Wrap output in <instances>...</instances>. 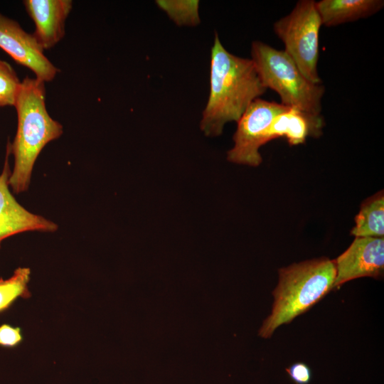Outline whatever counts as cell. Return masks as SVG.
Segmentation results:
<instances>
[{"label": "cell", "instance_id": "obj_1", "mask_svg": "<svg viewBox=\"0 0 384 384\" xmlns=\"http://www.w3.org/2000/svg\"><path fill=\"white\" fill-rule=\"evenodd\" d=\"M266 90L252 60L227 50L215 33L210 53V93L201 121L203 133L210 137L221 134L227 122H238L250 104Z\"/></svg>", "mask_w": 384, "mask_h": 384}, {"label": "cell", "instance_id": "obj_2", "mask_svg": "<svg viewBox=\"0 0 384 384\" xmlns=\"http://www.w3.org/2000/svg\"><path fill=\"white\" fill-rule=\"evenodd\" d=\"M17 112V131L11 143L14 165L9 186L18 194L28 190L35 162L45 146L59 138L62 124L53 119L46 106L45 82L26 76L21 84L14 105Z\"/></svg>", "mask_w": 384, "mask_h": 384}, {"label": "cell", "instance_id": "obj_3", "mask_svg": "<svg viewBox=\"0 0 384 384\" xmlns=\"http://www.w3.org/2000/svg\"><path fill=\"white\" fill-rule=\"evenodd\" d=\"M335 278L334 262L326 257L281 268L278 284L272 292V312L259 335L270 338L278 327L309 310L333 289Z\"/></svg>", "mask_w": 384, "mask_h": 384}, {"label": "cell", "instance_id": "obj_4", "mask_svg": "<svg viewBox=\"0 0 384 384\" xmlns=\"http://www.w3.org/2000/svg\"><path fill=\"white\" fill-rule=\"evenodd\" d=\"M263 86L275 91L281 104L319 114L325 87L309 81L284 50L259 41L251 45V58Z\"/></svg>", "mask_w": 384, "mask_h": 384}, {"label": "cell", "instance_id": "obj_5", "mask_svg": "<svg viewBox=\"0 0 384 384\" xmlns=\"http://www.w3.org/2000/svg\"><path fill=\"white\" fill-rule=\"evenodd\" d=\"M321 21L313 0L299 1L292 11L273 24L284 52L311 82L321 84L318 73Z\"/></svg>", "mask_w": 384, "mask_h": 384}, {"label": "cell", "instance_id": "obj_6", "mask_svg": "<svg viewBox=\"0 0 384 384\" xmlns=\"http://www.w3.org/2000/svg\"><path fill=\"white\" fill-rule=\"evenodd\" d=\"M287 108L281 103L260 97L253 100L237 122L234 146L227 153L228 160L238 164L259 166L262 161L259 149L265 144V132L274 117Z\"/></svg>", "mask_w": 384, "mask_h": 384}, {"label": "cell", "instance_id": "obj_7", "mask_svg": "<svg viewBox=\"0 0 384 384\" xmlns=\"http://www.w3.org/2000/svg\"><path fill=\"white\" fill-rule=\"evenodd\" d=\"M0 48L16 62L31 70L36 78L52 81L58 69L45 55L32 33L25 31L16 21L0 14Z\"/></svg>", "mask_w": 384, "mask_h": 384}, {"label": "cell", "instance_id": "obj_8", "mask_svg": "<svg viewBox=\"0 0 384 384\" xmlns=\"http://www.w3.org/2000/svg\"><path fill=\"white\" fill-rule=\"evenodd\" d=\"M11 142L8 141L3 170L0 174V249L4 240L28 231L55 232L58 225L23 207L9 190Z\"/></svg>", "mask_w": 384, "mask_h": 384}, {"label": "cell", "instance_id": "obj_9", "mask_svg": "<svg viewBox=\"0 0 384 384\" xmlns=\"http://www.w3.org/2000/svg\"><path fill=\"white\" fill-rule=\"evenodd\" d=\"M334 262L336 278L333 289L356 278L380 277L384 269V239L356 237Z\"/></svg>", "mask_w": 384, "mask_h": 384}, {"label": "cell", "instance_id": "obj_10", "mask_svg": "<svg viewBox=\"0 0 384 384\" xmlns=\"http://www.w3.org/2000/svg\"><path fill=\"white\" fill-rule=\"evenodd\" d=\"M23 5L35 24L32 35L43 50L62 40L66 19L73 8L72 1L26 0Z\"/></svg>", "mask_w": 384, "mask_h": 384}, {"label": "cell", "instance_id": "obj_11", "mask_svg": "<svg viewBox=\"0 0 384 384\" xmlns=\"http://www.w3.org/2000/svg\"><path fill=\"white\" fill-rule=\"evenodd\" d=\"M323 116L288 107L272 119L265 134V144L278 137H285L291 146L304 144L307 137L322 134Z\"/></svg>", "mask_w": 384, "mask_h": 384}, {"label": "cell", "instance_id": "obj_12", "mask_svg": "<svg viewBox=\"0 0 384 384\" xmlns=\"http://www.w3.org/2000/svg\"><path fill=\"white\" fill-rule=\"evenodd\" d=\"M384 6L383 0H321L316 1L321 24L335 26L368 18Z\"/></svg>", "mask_w": 384, "mask_h": 384}, {"label": "cell", "instance_id": "obj_13", "mask_svg": "<svg viewBox=\"0 0 384 384\" xmlns=\"http://www.w3.org/2000/svg\"><path fill=\"white\" fill-rule=\"evenodd\" d=\"M351 234L356 237L383 238L384 198L380 194L363 203L355 218Z\"/></svg>", "mask_w": 384, "mask_h": 384}, {"label": "cell", "instance_id": "obj_14", "mask_svg": "<svg viewBox=\"0 0 384 384\" xmlns=\"http://www.w3.org/2000/svg\"><path fill=\"white\" fill-rule=\"evenodd\" d=\"M30 276L28 267H18L9 278H0V313L9 308L18 298L31 297L28 287Z\"/></svg>", "mask_w": 384, "mask_h": 384}, {"label": "cell", "instance_id": "obj_15", "mask_svg": "<svg viewBox=\"0 0 384 384\" xmlns=\"http://www.w3.org/2000/svg\"><path fill=\"white\" fill-rule=\"evenodd\" d=\"M156 2L177 26H193L200 23L197 0H158Z\"/></svg>", "mask_w": 384, "mask_h": 384}, {"label": "cell", "instance_id": "obj_16", "mask_svg": "<svg viewBox=\"0 0 384 384\" xmlns=\"http://www.w3.org/2000/svg\"><path fill=\"white\" fill-rule=\"evenodd\" d=\"M21 84L13 68L0 59V107L15 105Z\"/></svg>", "mask_w": 384, "mask_h": 384}, {"label": "cell", "instance_id": "obj_17", "mask_svg": "<svg viewBox=\"0 0 384 384\" xmlns=\"http://www.w3.org/2000/svg\"><path fill=\"white\" fill-rule=\"evenodd\" d=\"M289 378L295 384H309L312 378L309 366L303 362L294 363L286 369Z\"/></svg>", "mask_w": 384, "mask_h": 384}, {"label": "cell", "instance_id": "obj_18", "mask_svg": "<svg viewBox=\"0 0 384 384\" xmlns=\"http://www.w3.org/2000/svg\"><path fill=\"white\" fill-rule=\"evenodd\" d=\"M23 339L21 329L4 324L0 326V346L14 347Z\"/></svg>", "mask_w": 384, "mask_h": 384}]
</instances>
